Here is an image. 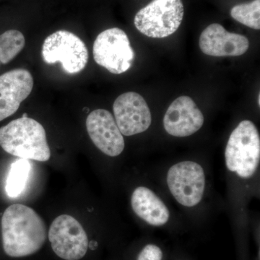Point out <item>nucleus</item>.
<instances>
[{
	"label": "nucleus",
	"mask_w": 260,
	"mask_h": 260,
	"mask_svg": "<svg viewBox=\"0 0 260 260\" xmlns=\"http://www.w3.org/2000/svg\"><path fill=\"white\" fill-rule=\"evenodd\" d=\"M1 223L3 248L11 257L31 255L42 247L47 239L44 220L26 205H10L5 210Z\"/></svg>",
	"instance_id": "obj_1"
},
{
	"label": "nucleus",
	"mask_w": 260,
	"mask_h": 260,
	"mask_svg": "<svg viewBox=\"0 0 260 260\" xmlns=\"http://www.w3.org/2000/svg\"><path fill=\"white\" fill-rule=\"evenodd\" d=\"M0 146L20 158L45 162L51 157L44 126L28 117L10 121L0 128Z\"/></svg>",
	"instance_id": "obj_2"
},
{
	"label": "nucleus",
	"mask_w": 260,
	"mask_h": 260,
	"mask_svg": "<svg viewBox=\"0 0 260 260\" xmlns=\"http://www.w3.org/2000/svg\"><path fill=\"white\" fill-rule=\"evenodd\" d=\"M228 169L243 179L255 174L260 160V138L252 121L244 120L232 132L225 151Z\"/></svg>",
	"instance_id": "obj_3"
},
{
	"label": "nucleus",
	"mask_w": 260,
	"mask_h": 260,
	"mask_svg": "<svg viewBox=\"0 0 260 260\" xmlns=\"http://www.w3.org/2000/svg\"><path fill=\"white\" fill-rule=\"evenodd\" d=\"M184 14L182 0H153L138 12L134 23L143 35L162 39L177 31Z\"/></svg>",
	"instance_id": "obj_4"
},
{
	"label": "nucleus",
	"mask_w": 260,
	"mask_h": 260,
	"mask_svg": "<svg viewBox=\"0 0 260 260\" xmlns=\"http://www.w3.org/2000/svg\"><path fill=\"white\" fill-rule=\"evenodd\" d=\"M42 56L47 64L59 61L64 72L75 74L85 69L89 54L85 43L79 37L68 30H58L44 41Z\"/></svg>",
	"instance_id": "obj_5"
},
{
	"label": "nucleus",
	"mask_w": 260,
	"mask_h": 260,
	"mask_svg": "<svg viewBox=\"0 0 260 260\" xmlns=\"http://www.w3.org/2000/svg\"><path fill=\"white\" fill-rule=\"evenodd\" d=\"M93 53L98 64L115 75L122 74L130 69L135 57L129 38L119 28L101 32L94 42Z\"/></svg>",
	"instance_id": "obj_6"
},
{
	"label": "nucleus",
	"mask_w": 260,
	"mask_h": 260,
	"mask_svg": "<svg viewBox=\"0 0 260 260\" xmlns=\"http://www.w3.org/2000/svg\"><path fill=\"white\" fill-rule=\"evenodd\" d=\"M54 253L65 260L82 259L88 251V236L81 224L69 215L54 219L48 234Z\"/></svg>",
	"instance_id": "obj_7"
},
{
	"label": "nucleus",
	"mask_w": 260,
	"mask_h": 260,
	"mask_svg": "<svg viewBox=\"0 0 260 260\" xmlns=\"http://www.w3.org/2000/svg\"><path fill=\"white\" fill-rule=\"evenodd\" d=\"M167 184L178 203L185 207H194L199 204L204 194V170L195 162H179L169 169Z\"/></svg>",
	"instance_id": "obj_8"
},
{
	"label": "nucleus",
	"mask_w": 260,
	"mask_h": 260,
	"mask_svg": "<svg viewBox=\"0 0 260 260\" xmlns=\"http://www.w3.org/2000/svg\"><path fill=\"white\" fill-rule=\"evenodd\" d=\"M115 121L121 133L125 136L144 133L150 127L152 115L144 98L135 92L119 95L113 106Z\"/></svg>",
	"instance_id": "obj_9"
},
{
	"label": "nucleus",
	"mask_w": 260,
	"mask_h": 260,
	"mask_svg": "<svg viewBox=\"0 0 260 260\" xmlns=\"http://www.w3.org/2000/svg\"><path fill=\"white\" fill-rule=\"evenodd\" d=\"M87 131L93 144L109 156L120 155L124 149V140L115 119L109 111L96 109L88 114Z\"/></svg>",
	"instance_id": "obj_10"
},
{
	"label": "nucleus",
	"mask_w": 260,
	"mask_h": 260,
	"mask_svg": "<svg viewBox=\"0 0 260 260\" xmlns=\"http://www.w3.org/2000/svg\"><path fill=\"white\" fill-rule=\"evenodd\" d=\"M204 116L190 97L180 96L172 103L164 118L166 131L172 136L184 138L201 129Z\"/></svg>",
	"instance_id": "obj_11"
},
{
	"label": "nucleus",
	"mask_w": 260,
	"mask_h": 260,
	"mask_svg": "<svg viewBox=\"0 0 260 260\" xmlns=\"http://www.w3.org/2000/svg\"><path fill=\"white\" fill-rule=\"evenodd\" d=\"M34 87L30 72L16 69L0 76V121L14 114Z\"/></svg>",
	"instance_id": "obj_12"
},
{
	"label": "nucleus",
	"mask_w": 260,
	"mask_h": 260,
	"mask_svg": "<svg viewBox=\"0 0 260 260\" xmlns=\"http://www.w3.org/2000/svg\"><path fill=\"white\" fill-rule=\"evenodd\" d=\"M199 45L208 56H237L247 51L249 41L241 34L227 31L220 24L213 23L202 32Z\"/></svg>",
	"instance_id": "obj_13"
},
{
	"label": "nucleus",
	"mask_w": 260,
	"mask_h": 260,
	"mask_svg": "<svg viewBox=\"0 0 260 260\" xmlns=\"http://www.w3.org/2000/svg\"><path fill=\"white\" fill-rule=\"evenodd\" d=\"M132 208L138 216L154 226H161L169 221L170 213L167 207L153 191L139 186L133 191Z\"/></svg>",
	"instance_id": "obj_14"
},
{
	"label": "nucleus",
	"mask_w": 260,
	"mask_h": 260,
	"mask_svg": "<svg viewBox=\"0 0 260 260\" xmlns=\"http://www.w3.org/2000/svg\"><path fill=\"white\" fill-rule=\"evenodd\" d=\"M31 166L27 159L20 158L12 164L7 178V194L11 198H16L21 194L30 174Z\"/></svg>",
	"instance_id": "obj_15"
},
{
	"label": "nucleus",
	"mask_w": 260,
	"mask_h": 260,
	"mask_svg": "<svg viewBox=\"0 0 260 260\" xmlns=\"http://www.w3.org/2000/svg\"><path fill=\"white\" fill-rule=\"evenodd\" d=\"M25 40L23 34L17 30H9L0 35V64H6L23 50Z\"/></svg>",
	"instance_id": "obj_16"
},
{
	"label": "nucleus",
	"mask_w": 260,
	"mask_h": 260,
	"mask_svg": "<svg viewBox=\"0 0 260 260\" xmlns=\"http://www.w3.org/2000/svg\"><path fill=\"white\" fill-rule=\"evenodd\" d=\"M231 15L239 23L249 28L260 29V0L237 5L232 8Z\"/></svg>",
	"instance_id": "obj_17"
},
{
	"label": "nucleus",
	"mask_w": 260,
	"mask_h": 260,
	"mask_svg": "<svg viewBox=\"0 0 260 260\" xmlns=\"http://www.w3.org/2000/svg\"><path fill=\"white\" fill-rule=\"evenodd\" d=\"M162 251L160 247L154 244H148L142 249L138 260H162Z\"/></svg>",
	"instance_id": "obj_18"
},
{
	"label": "nucleus",
	"mask_w": 260,
	"mask_h": 260,
	"mask_svg": "<svg viewBox=\"0 0 260 260\" xmlns=\"http://www.w3.org/2000/svg\"><path fill=\"white\" fill-rule=\"evenodd\" d=\"M23 117H28V116H27V114H24L23 115Z\"/></svg>",
	"instance_id": "obj_19"
}]
</instances>
